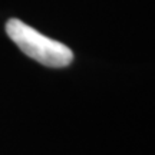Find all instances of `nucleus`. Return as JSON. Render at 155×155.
Instances as JSON below:
<instances>
[{
    "label": "nucleus",
    "mask_w": 155,
    "mask_h": 155,
    "mask_svg": "<svg viewBox=\"0 0 155 155\" xmlns=\"http://www.w3.org/2000/svg\"><path fill=\"white\" fill-rule=\"evenodd\" d=\"M6 32L25 55L45 66L65 68L73 61L72 50L66 45L39 33L19 19H10L6 23Z\"/></svg>",
    "instance_id": "f257e3e1"
}]
</instances>
